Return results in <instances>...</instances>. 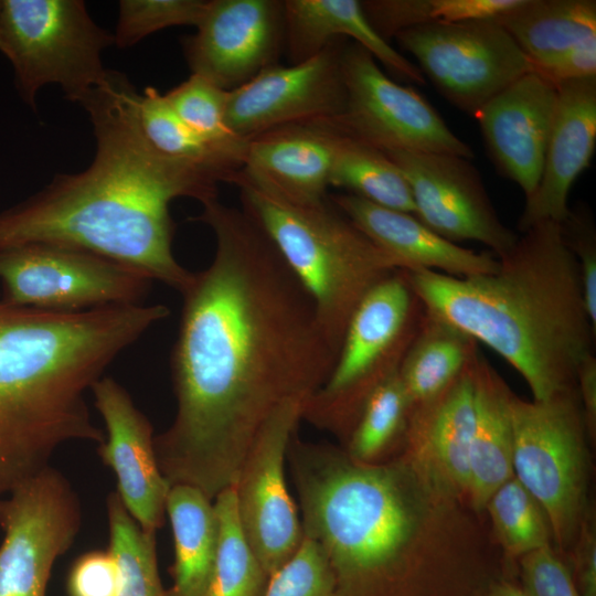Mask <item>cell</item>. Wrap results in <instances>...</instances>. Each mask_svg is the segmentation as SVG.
Wrapping results in <instances>:
<instances>
[{"instance_id":"6da1fadb","label":"cell","mask_w":596,"mask_h":596,"mask_svg":"<svg viewBox=\"0 0 596 596\" xmlns=\"http://www.w3.org/2000/svg\"><path fill=\"white\" fill-rule=\"evenodd\" d=\"M202 206L193 220L212 230L215 252L181 292L170 359L177 407L155 435V451L170 486H193L214 500L233 486L276 409L313 394L338 353L257 222L217 198Z\"/></svg>"},{"instance_id":"7a4b0ae2","label":"cell","mask_w":596,"mask_h":596,"mask_svg":"<svg viewBox=\"0 0 596 596\" xmlns=\"http://www.w3.org/2000/svg\"><path fill=\"white\" fill-rule=\"evenodd\" d=\"M138 92L108 71L81 104L89 115L96 155L87 169L52 182L0 213V248L42 243L77 248L124 265L180 294L193 272L172 252L170 203L217 198L216 172L168 158L143 137L136 111Z\"/></svg>"},{"instance_id":"3957f363","label":"cell","mask_w":596,"mask_h":596,"mask_svg":"<svg viewBox=\"0 0 596 596\" xmlns=\"http://www.w3.org/2000/svg\"><path fill=\"white\" fill-rule=\"evenodd\" d=\"M170 310L162 304L75 312L0 300V498L73 440L102 444L85 394Z\"/></svg>"},{"instance_id":"277c9868","label":"cell","mask_w":596,"mask_h":596,"mask_svg":"<svg viewBox=\"0 0 596 596\" xmlns=\"http://www.w3.org/2000/svg\"><path fill=\"white\" fill-rule=\"evenodd\" d=\"M498 260L496 272L471 277L406 274L424 307L502 356L525 380L533 401L575 389L596 331L561 224L533 225Z\"/></svg>"},{"instance_id":"5b68a950","label":"cell","mask_w":596,"mask_h":596,"mask_svg":"<svg viewBox=\"0 0 596 596\" xmlns=\"http://www.w3.org/2000/svg\"><path fill=\"white\" fill-rule=\"evenodd\" d=\"M287 461L298 494L304 535L328 558L341 596L396 572L419 529L406 468L362 464L344 449L292 436Z\"/></svg>"},{"instance_id":"8992f818","label":"cell","mask_w":596,"mask_h":596,"mask_svg":"<svg viewBox=\"0 0 596 596\" xmlns=\"http://www.w3.org/2000/svg\"><path fill=\"white\" fill-rule=\"evenodd\" d=\"M242 209L264 230L311 298L319 326L339 353L355 309L395 260L328 199L297 204L237 183Z\"/></svg>"},{"instance_id":"52a82bcc","label":"cell","mask_w":596,"mask_h":596,"mask_svg":"<svg viewBox=\"0 0 596 596\" xmlns=\"http://www.w3.org/2000/svg\"><path fill=\"white\" fill-rule=\"evenodd\" d=\"M425 307L405 270H396L362 299L326 382L308 398L302 421L347 443L372 392L398 372Z\"/></svg>"},{"instance_id":"ba28073f","label":"cell","mask_w":596,"mask_h":596,"mask_svg":"<svg viewBox=\"0 0 596 596\" xmlns=\"http://www.w3.org/2000/svg\"><path fill=\"white\" fill-rule=\"evenodd\" d=\"M4 55L29 105L47 84L78 103L108 74L103 51L114 34L99 28L79 0H1Z\"/></svg>"},{"instance_id":"9c48e42d","label":"cell","mask_w":596,"mask_h":596,"mask_svg":"<svg viewBox=\"0 0 596 596\" xmlns=\"http://www.w3.org/2000/svg\"><path fill=\"white\" fill-rule=\"evenodd\" d=\"M513 477L544 510L561 546L572 541L583 519L585 424L577 387L546 401L511 393Z\"/></svg>"},{"instance_id":"30bf717a","label":"cell","mask_w":596,"mask_h":596,"mask_svg":"<svg viewBox=\"0 0 596 596\" xmlns=\"http://www.w3.org/2000/svg\"><path fill=\"white\" fill-rule=\"evenodd\" d=\"M439 94L475 117L492 97L533 72L529 57L494 19L409 28L394 36Z\"/></svg>"},{"instance_id":"8fae6325","label":"cell","mask_w":596,"mask_h":596,"mask_svg":"<svg viewBox=\"0 0 596 596\" xmlns=\"http://www.w3.org/2000/svg\"><path fill=\"white\" fill-rule=\"evenodd\" d=\"M151 280L86 251L52 244L0 248L2 301L75 312L140 304Z\"/></svg>"},{"instance_id":"7c38bea8","label":"cell","mask_w":596,"mask_h":596,"mask_svg":"<svg viewBox=\"0 0 596 596\" xmlns=\"http://www.w3.org/2000/svg\"><path fill=\"white\" fill-rule=\"evenodd\" d=\"M345 107L331 125L382 151L434 152L473 158V151L415 89L390 78L352 42L343 45Z\"/></svg>"},{"instance_id":"4fadbf2b","label":"cell","mask_w":596,"mask_h":596,"mask_svg":"<svg viewBox=\"0 0 596 596\" xmlns=\"http://www.w3.org/2000/svg\"><path fill=\"white\" fill-rule=\"evenodd\" d=\"M82 525L78 496L52 466L0 498V596H46Z\"/></svg>"},{"instance_id":"5bb4252c","label":"cell","mask_w":596,"mask_h":596,"mask_svg":"<svg viewBox=\"0 0 596 596\" xmlns=\"http://www.w3.org/2000/svg\"><path fill=\"white\" fill-rule=\"evenodd\" d=\"M305 401L294 398L276 409L249 448L232 486L242 532L268 577L297 552L304 539L285 469Z\"/></svg>"},{"instance_id":"9a60e30c","label":"cell","mask_w":596,"mask_h":596,"mask_svg":"<svg viewBox=\"0 0 596 596\" xmlns=\"http://www.w3.org/2000/svg\"><path fill=\"white\" fill-rule=\"evenodd\" d=\"M338 40L306 61L270 65L228 91L230 131L248 140L286 125L338 120L347 97L341 67L344 44Z\"/></svg>"},{"instance_id":"2e32d148","label":"cell","mask_w":596,"mask_h":596,"mask_svg":"<svg viewBox=\"0 0 596 596\" xmlns=\"http://www.w3.org/2000/svg\"><path fill=\"white\" fill-rule=\"evenodd\" d=\"M385 153L409 184L414 215L434 232L456 244H483L497 258L514 246L519 235L500 220L470 159L434 152Z\"/></svg>"},{"instance_id":"e0dca14e","label":"cell","mask_w":596,"mask_h":596,"mask_svg":"<svg viewBox=\"0 0 596 596\" xmlns=\"http://www.w3.org/2000/svg\"><path fill=\"white\" fill-rule=\"evenodd\" d=\"M195 28L183 41L192 74L232 91L277 64L285 44L284 1L210 0Z\"/></svg>"},{"instance_id":"ac0fdd59","label":"cell","mask_w":596,"mask_h":596,"mask_svg":"<svg viewBox=\"0 0 596 596\" xmlns=\"http://www.w3.org/2000/svg\"><path fill=\"white\" fill-rule=\"evenodd\" d=\"M91 392L105 425L99 457L114 472L116 492L130 515L142 530L157 533L171 486L157 461L152 425L115 379L100 377Z\"/></svg>"},{"instance_id":"d6986e66","label":"cell","mask_w":596,"mask_h":596,"mask_svg":"<svg viewBox=\"0 0 596 596\" xmlns=\"http://www.w3.org/2000/svg\"><path fill=\"white\" fill-rule=\"evenodd\" d=\"M557 88L535 71L492 97L473 118L500 172L533 194L542 174Z\"/></svg>"},{"instance_id":"ffe728a7","label":"cell","mask_w":596,"mask_h":596,"mask_svg":"<svg viewBox=\"0 0 596 596\" xmlns=\"http://www.w3.org/2000/svg\"><path fill=\"white\" fill-rule=\"evenodd\" d=\"M341 131L331 124L277 127L246 141L243 166L232 183H246L297 204L327 200Z\"/></svg>"},{"instance_id":"44dd1931","label":"cell","mask_w":596,"mask_h":596,"mask_svg":"<svg viewBox=\"0 0 596 596\" xmlns=\"http://www.w3.org/2000/svg\"><path fill=\"white\" fill-rule=\"evenodd\" d=\"M540 182L525 199L518 221L522 233L533 225L562 223L570 213L572 185L589 166L596 146V76L561 83Z\"/></svg>"},{"instance_id":"7402d4cb","label":"cell","mask_w":596,"mask_h":596,"mask_svg":"<svg viewBox=\"0 0 596 596\" xmlns=\"http://www.w3.org/2000/svg\"><path fill=\"white\" fill-rule=\"evenodd\" d=\"M331 202L390 255L400 270H432L453 277L490 274L499 266L490 252L478 253L453 243L414 214L390 210L350 193Z\"/></svg>"},{"instance_id":"603a6c76","label":"cell","mask_w":596,"mask_h":596,"mask_svg":"<svg viewBox=\"0 0 596 596\" xmlns=\"http://www.w3.org/2000/svg\"><path fill=\"white\" fill-rule=\"evenodd\" d=\"M285 44L290 64L306 61L337 39L351 38L400 78L418 85V66L390 45L369 22L358 0H285Z\"/></svg>"},{"instance_id":"cb8c5ba5","label":"cell","mask_w":596,"mask_h":596,"mask_svg":"<svg viewBox=\"0 0 596 596\" xmlns=\"http://www.w3.org/2000/svg\"><path fill=\"white\" fill-rule=\"evenodd\" d=\"M478 349L454 383L432 402L413 407L406 435L432 456L444 478L468 490L469 453L476 427L473 362Z\"/></svg>"},{"instance_id":"d4e9b609","label":"cell","mask_w":596,"mask_h":596,"mask_svg":"<svg viewBox=\"0 0 596 596\" xmlns=\"http://www.w3.org/2000/svg\"><path fill=\"white\" fill-rule=\"evenodd\" d=\"M473 370L477 415L467 491L473 505L483 509L496 490L513 477L511 392L479 350Z\"/></svg>"},{"instance_id":"484cf974","label":"cell","mask_w":596,"mask_h":596,"mask_svg":"<svg viewBox=\"0 0 596 596\" xmlns=\"http://www.w3.org/2000/svg\"><path fill=\"white\" fill-rule=\"evenodd\" d=\"M174 542L173 583L167 596H201L219 547L214 500L189 485L170 487L166 502Z\"/></svg>"},{"instance_id":"4316f807","label":"cell","mask_w":596,"mask_h":596,"mask_svg":"<svg viewBox=\"0 0 596 596\" xmlns=\"http://www.w3.org/2000/svg\"><path fill=\"white\" fill-rule=\"evenodd\" d=\"M494 20L511 35L533 67L596 39L595 0H521Z\"/></svg>"},{"instance_id":"83f0119b","label":"cell","mask_w":596,"mask_h":596,"mask_svg":"<svg viewBox=\"0 0 596 596\" xmlns=\"http://www.w3.org/2000/svg\"><path fill=\"white\" fill-rule=\"evenodd\" d=\"M477 349L472 338L425 308L418 332L398 370L412 408L446 391Z\"/></svg>"},{"instance_id":"f1b7e54d","label":"cell","mask_w":596,"mask_h":596,"mask_svg":"<svg viewBox=\"0 0 596 596\" xmlns=\"http://www.w3.org/2000/svg\"><path fill=\"white\" fill-rule=\"evenodd\" d=\"M136 111L143 137L159 153L207 168L228 183L242 169L245 147L230 149L205 141L180 119L157 88L148 86L138 93Z\"/></svg>"},{"instance_id":"f546056e","label":"cell","mask_w":596,"mask_h":596,"mask_svg":"<svg viewBox=\"0 0 596 596\" xmlns=\"http://www.w3.org/2000/svg\"><path fill=\"white\" fill-rule=\"evenodd\" d=\"M329 184L376 205L415 213L409 184L398 166L382 150L341 132Z\"/></svg>"},{"instance_id":"4dcf8cb0","label":"cell","mask_w":596,"mask_h":596,"mask_svg":"<svg viewBox=\"0 0 596 596\" xmlns=\"http://www.w3.org/2000/svg\"><path fill=\"white\" fill-rule=\"evenodd\" d=\"M220 534L215 562L201 596H263L268 575L238 522L233 488L214 499Z\"/></svg>"},{"instance_id":"1f68e13d","label":"cell","mask_w":596,"mask_h":596,"mask_svg":"<svg viewBox=\"0 0 596 596\" xmlns=\"http://www.w3.org/2000/svg\"><path fill=\"white\" fill-rule=\"evenodd\" d=\"M106 512L108 549L118 566V596H167L159 575L156 533L140 528L116 491L107 497Z\"/></svg>"},{"instance_id":"d6a6232c","label":"cell","mask_w":596,"mask_h":596,"mask_svg":"<svg viewBox=\"0 0 596 596\" xmlns=\"http://www.w3.org/2000/svg\"><path fill=\"white\" fill-rule=\"evenodd\" d=\"M521 0H369L361 1L374 30L389 42L398 32L425 24L496 19Z\"/></svg>"},{"instance_id":"836d02e7","label":"cell","mask_w":596,"mask_h":596,"mask_svg":"<svg viewBox=\"0 0 596 596\" xmlns=\"http://www.w3.org/2000/svg\"><path fill=\"white\" fill-rule=\"evenodd\" d=\"M411 403L398 372L380 384L366 400L344 451L354 461L379 459L407 432Z\"/></svg>"},{"instance_id":"e575fe53","label":"cell","mask_w":596,"mask_h":596,"mask_svg":"<svg viewBox=\"0 0 596 596\" xmlns=\"http://www.w3.org/2000/svg\"><path fill=\"white\" fill-rule=\"evenodd\" d=\"M494 532L512 556L550 546L549 519L536 499L512 477L490 497L486 507Z\"/></svg>"},{"instance_id":"d590c367","label":"cell","mask_w":596,"mask_h":596,"mask_svg":"<svg viewBox=\"0 0 596 596\" xmlns=\"http://www.w3.org/2000/svg\"><path fill=\"white\" fill-rule=\"evenodd\" d=\"M227 94L228 91L191 74L163 95L180 119L202 139L217 147L241 149L247 140L234 136L226 125Z\"/></svg>"},{"instance_id":"8d00e7d4","label":"cell","mask_w":596,"mask_h":596,"mask_svg":"<svg viewBox=\"0 0 596 596\" xmlns=\"http://www.w3.org/2000/svg\"><path fill=\"white\" fill-rule=\"evenodd\" d=\"M210 0H121L114 42L120 47L174 25L196 26Z\"/></svg>"},{"instance_id":"74e56055","label":"cell","mask_w":596,"mask_h":596,"mask_svg":"<svg viewBox=\"0 0 596 596\" xmlns=\"http://www.w3.org/2000/svg\"><path fill=\"white\" fill-rule=\"evenodd\" d=\"M263 596H341L336 574L320 546L304 535L297 552L267 581Z\"/></svg>"},{"instance_id":"f35d334b","label":"cell","mask_w":596,"mask_h":596,"mask_svg":"<svg viewBox=\"0 0 596 596\" xmlns=\"http://www.w3.org/2000/svg\"><path fill=\"white\" fill-rule=\"evenodd\" d=\"M560 224L564 240L575 255L586 313L596 331V232L592 214L583 206L570 209L567 217Z\"/></svg>"},{"instance_id":"ab89813d","label":"cell","mask_w":596,"mask_h":596,"mask_svg":"<svg viewBox=\"0 0 596 596\" xmlns=\"http://www.w3.org/2000/svg\"><path fill=\"white\" fill-rule=\"evenodd\" d=\"M118 566L109 549L82 554L66 581L68 596H118Z\"/></svg>"},{"instance_id":"60d3db41","label":"cell","mask_w":596,"mask_h":596,"mask_svg":"<svg viewBox=\"0 0 596 596\" xmlns=\"http://www.w3.org/2000/svg\"><path fill=\"white\" fill-rule=\"evenodd\" d=\"M521 568L528 596H581L568 570L550 546L523 555Z\"/></svg>"},{"instance_id":"b9f144b4","label":"cell","mask_w":596,"mask_h":596,"mask_svg":"<svg viewBox=\"0 0 596 596\" xmlns=\"http://www.w3.org/2000/svg\"><path fill=\"white\" fill-rule=\"evenodd\" d=\"M534 71L555 86L568 81L596 76V39L583 42L534 66Z\"/></svg>"},{"instance_id":"7bdbcfd3","label":"cell","mask_w":596,"mask_h":596,"mask_svg":"<svg viewBox=\"0 0 596 596\" xmlns=\"http://www.w3.org/2000/svg\"><path fill=\"white\" fill-rule=\"evenodd\" d=\"M590 517L581 521L575 550L576 588L581 596H596V534Z\"/></svg>"},{"instance_id":"ee69618b","label":"cell","mask_w":596,"mask_h":596,"mask_svg":"<svg viewBox=\"0 0 596 596\" xmlns=\"http://www.w3.org/2000/svg\"><path fill=\"white\" fill-rule=\"evenodd\" d=\"M577 393L582 400V414L586 433L595 438L596 434V358L588 354L581 363L576 374Z\"/></svg>"},{"instance_id":"f6af8a7d","label":"cell","mask_w":596,"mask_h":596,"mask_svg":"<svg viewBox=\"0 0 596 596\" xmlns=\"http://www.w3.org/2000/svg\"><path fill=\"white\" fill-rule=\"evenodd\" d=\"M489 596H528L523 589L503 584L498 586Z\"/></svg>"},{"instance_id":"bcb514c9","label":"cell","mask_w":596,"mask_h":596,"mask_svg":"<svg viewBox=\"0 0 596 596\" xmlns=\"http://www.w3.org/2000/svg\"><path fill=\"white\" fill-rule=\"evenodd\" d=\"M0 52L2 54H4V52H6L3 31H2V24H1V0H0Z\"/></svg>"}]
</instances>
